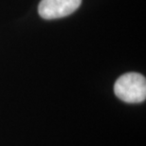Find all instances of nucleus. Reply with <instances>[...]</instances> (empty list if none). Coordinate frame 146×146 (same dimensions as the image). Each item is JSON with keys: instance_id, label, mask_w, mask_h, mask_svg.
I'll return each instance as SVG.
<instances>
[{"instance_id": "obj_1", "label": "nucleus", "mask_w": 146, "mask_h": 146, "mask_svg": "<svg viewBox=\"0 0 146 146\" xmlns=\"http://www.w3.org/2000/svg\"><path fill=\"white\" fill-rule=\"evenodd\" d=\"M114 92L119 100L125 103H142L146 99L145 77L136 72L125 73L116 81Z\"/></svg>"}, {"instance_id": "obj_2", "label": "nucleus", "mask_w": 146, "mask_h": 146, "mask_svg": "<svg viewBox=\"0 0 146 146\" xmlns=\"http://www.w3.org/2000/svg\"><path fill=\"white\" fill-rule=\"evenodd\" d=\"M81 3L82 0H41L38 13L46 20L62 18L74 13Z\"/></svg>"}]
</instances>
